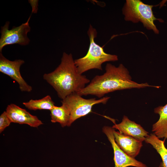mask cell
Wrapping results in <instances>:
<instances>
[{
    "instance_id": "8992f818",
    "label": "cell",
    "mask_w": 167,
    "mask_h": 167,
    "mask_svg": "<svg viewBox=\"0 0 167 167\" xmlns=\"http://www.w3.org/2000/svg\"><path fill=\"white\" fill-rule=\"evenodd\" d=\"M31 17L29 16L25 23L18 27L13 26L11 30L9 29L10 22L8 21L1 27L0 52H2L3 48L8 45L18 44L24 46L29 44L30 40L27 34L31 30L29 23Z\"/></svg>"
},
{
    "instance_id": "277c9868",
    "label": "cell",
    "mask_w": 167,
    "mask_h": 167,
    "mask_svg": "<svg viewBox=\"0 0 167 167\" xmlns=\"http://www.w3.org/2000/svg\"><path fill=\"white\" fill-rule=\"evenodd\" d=\"M154 6L145 4L140 0H126L122 10L124 19L134 23L140 22L146 29L158 34L159 30L154 22L156 20L161 22L164 21L156 18L152 10Z\"/></svg>"
},
{
    "instance_id": "7a4b0ae2",
    "label": "cell",
    "mask_w": 167,
    "mask_h": 167,
    "mask_svg": "<svg viewBox=\"0 0 167 167\" xmlns=\"http://www.w3.org/2000/svg\"><path fill=\"white\" fill-rule=\"evenodd\" d=\"M43 79L51 85L62 100L86 87L90 80L79 74L71 54L64 52L60 64L53 71L45 73Z\"/></svg>"
},
{
    "instance_id": "5b68a950",
    "label": "cell",
    "mask_w": 167,
    "mask_h": 167,
    "mask_svg": "<svg viewBox=\"0 0 167 167\" xmlns=\"http://www.w3.org/2000/svg\"><path fill=\"white\" fill-rule=\"evenodd\" d=\"M109 98L110 97L106 96L98 100L95 98L86 99L76 92L67 96L61 102L62 104L66 105L69 110L70 120L69 126L77 119L89 113L94 105L100 103L105 104Z\"/></svg>"
},
{
    "instance_id": "2e32d148",
    "label": "cell",
    "mask_w": 167,
    "mask_h": 167,
    "mask_svg": "<svg viewBox=\"0 0 167 167\" xmlns=\"http://www.w3.org/2000/svg\"><path fill=\"white\" fill-rule=\"evenodd\" d=\"M11 123L6 111L3 112L0 116V133L9 126Z\"/></svg>"
},
{
    "instance_id": "9a60e30c",
    "label": "cell",
    "mask_w": 167,
    "mask_h": 167,
    "mask_svg": "<svg viewBox=\"0 0 167 167\" xmlns=\"http://www.w3.org/2000/svg\"><path fill=\"white\" fill-rule=\"evenodd\" d=\"M23 104L28 109L32 110H49L52 109L55 106L54 103L49 95H47L39 100L31 99Z\"/></svg>"
},
{
    "instance_id": "4fadbf2b",
    "label": "cell",
    "mask_w": 167,
    "mask_h": 167,
    "mask_svg": "<svg viewBox=\"0 0 167 167\" xmlns=\"http://www.w3.org/2000/svg\"><path fill=\"white\" fill-rule=\"evenodd\" d=\"M50 111L52 122H58L62 127L69 126L70 113L69 109L66 105L62 104L60 106H55Z\"/></svg>"
},
{
    "instance_id": "5bb4252c",
    "label": "cell",
    "mask_w": 167,
    "mask_h": 167,
    "mask_svg": "<svg viewBox=\"0 0 167 167\" xmlns=\"http://www.w3.org/2000/svg\"><path fill=\"white\" fill-rule=\"evenodd\" d=\"M144 141L151 144L160 155L162 161L159 167H167V149L165 147L164 141L160 140L153 133L148 135Z\"/></svg>"
},
{
    "instance_id": "3957f363",
    "label": "cell",
    "mask_w": 167,
    "mask_h": 167,
    "mask_svg": "<svg viewBox=\"0 0 167 167\" xmlns=\"http://www.w3.org/2000/svg\"><path fill=\"white\" fill-rule=\"evenodd\" d=\"M88 34L89 38L90 45L86 55L74 60L77 71L81 75L92 69L102 70L101 66L103 63L118 60L117 55L106 53L103 47L95 42L97 32L91 25L89 28Z\"/></svg>"
},
{
    "instance_id": "52a82bcc",
    "label": "cell",
    "mask_w": 167,
    "mask_h": 167,
    "mask_svg": "<svg viewBox=\"0 0 167 167\" xmlns=\"http://www.w3.org/2000/svg\"><path fill=\"white\" fill-rule=\"evenodd\" d=\"M24 63L22 59L10 61L5 58L2 52L0 53V72L16 81L21 91L29 92L32 90V88L24 79L20 72V67Z\"/></svg>"
},
{
    "instance_id": "9c48e42d",
    "label": "cell",
    "mask_w": 167,
    "mask_h": 167,
    "mask_svg": "<svg viewBox=\"0 0 167 167\" xmlns=\"http://www.w3.org/2000/svg\"><path fill=\"white\" fill-rule=\"evenodd\" d=\"M6 111L11 123L27 124L35 128L43 124L36 116L31 114L25 109L15 104L8 105Z\"/></svg>"
},
{
    "instance_id": "ac0fdd59",
    "label": "cell",
    "mask_w": 167,
    "mask_h": 167,
    "mask_svg": "<svg viewBox=\"0 0 167 167\" xmlns=\"http://www.w3.org/2000/svg\"><path fill=\"white\" fill-rule=\"evenodd\" d=\"M167 2V0H163L160 4V7H161L166 2Z\"/></svg>"
},
{
    "instance_id": "ba28073f",
    "label": "cell",
    "mask_w": 167,
    "mask_h": 167,
    "mask_svg": "<svg viewBox=\"0 0 167 167\" xmlns=\"http://www.w3.org/2000/svg\"><path fill=\"white\" fill-rule=\"evenodd\" d=\"M115 129L112 127L105 126L103 131L106 135L111 143L113 150L114 167H148L146 165L139 161L135 158L127 155L120 148L116 143L113 134Z\"/></svg>"
},
{
    "instance_id": "6da1fadb",
    "label": "cell",
    "mask_w": 167,
    "mask_h": 167,
    "mask_svg": "<svg viewBox=\"0 0 167 167\" xmlns=\"http://www.w3.org/2000/svg\"><path fill=\"white\" fill-rule=\"evenodd\" d=\"M105 70L103 74L95 76L88 85L76 93L82 96L91 95L101 98L105 94L117 90L148 87L159 88L147 83L140 84L133 81L128 70L122 64L116 67L107 63Z\"/></svg>"
},
{
    "instance_id": "7c38bea8",
    "label": "cell",
    "mask_w": 167,
    "mask_h": 167,
    "mask_svg": "<svg viewBox=\"0 0 167 167\" xmlns=\"http://www.w3.org/2000/svg\"><path fill=\"white\" fill-rule=\"evenodd\" d=\"M154 112L159 115V118L153 125L152 131L158 138L165 140L167 139V103L156 108Z\"/></svg>"
},
{
    "instance_id": "e0dca14e",
    "label": "cell",
    "mask_w": 167,
    "mask_h": 167,
    "mask_svg": "<svg viewBox=\"0 0 167 167\" xmlns=\"http://www.w3.org/2000/svg\"><path fill=\"white\" fill-rule=\"evenodd\" d=\"M32 8V13H36L38 9V0H29Z\"/></svg>"
},
{
    "instance_id": "30bf717a",
    "label": "cell",
    "mask_w": 167,
    "mask_h": 167,
    "mask_svg": "<svg viewBox=\"0 0 167 167\" xmlns=\"http://www.w3.org/2000/svg\"><path fill=\"white\" fill-rule=\"evenodd\" d=\"M118 130L121 133L133 137L135 139L143 142L148 135V132L141 126L130 120L124 115L121 122L115 124L112 127Z\"/></svg>"
},
{
    "instance_id": "8fae6325",
    "label": "cell",
    "mask_w": 167,
    "mask_h": 167,
    "mask_svg": "<svg viewBox=\"0 0 167 167\" xmlns=\"http://www.w3.org/2000/svg\"><path fill=\"white\" fill-rule=\"evenodd\" d=\"M115 141L120 148L129 156L135 158L143 146L142 142L132 137L113 131Z\"/></svg>"
}]
</instances>
